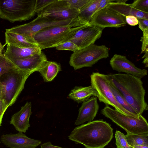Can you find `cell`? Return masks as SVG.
<instances>
[{
	"mask_svg": "<svg viewBox=\"0 0 148 148\" xmlns=\"http://www.w3.org/2000/svg\"><path fill=\"white\" fill-rule=\"evenodd\" d=\"M129 5L138 10L148 13V0H134L132 3Z\"/></svg>",
	"mask_w": 148,
	"mask_h": 148,
	"instance_id": "83f0119b",
	"label": "cell"
},
{
	"mask_svg": "<svg viewBox=\"0 0 148 148\" xmlns=\"http://www.w3.org/2000/svg\"><path fill=\"white\" fill-rule=\"evenodd\" d=\"M2 121V119H0V126H1V124Z\"/></svg>",
	"mask_w": 148,
	"mask_h": 148,
	"instance_id": "60d3db41",
	"label": "cell"
},
{
	"mask_svg": "<svg viewBox=\"0 0 148 148\" xmlns=\"http://www.w3.org/2000/svg\"><path fill=\"white\" fill-rule=\"evenodd\" d=\"M4 94L3 87L0 84V100L4 99Z\"/></svg>",
	"mask_w": 148,
	"mask_h": 148,
	"instance_id": "74e56055",
	"label": "cell"
},
{
	"mask_svg": "<svg viewBox=\"0 0 148 148\" xmlns=\"http://www.w3.org/2000/svg\"><path fill=\"white\" fill-rule=\"evenodd\" d=\"M5 37L6 45L21 48L38 47L33 38L21 34L6 31Z\"/></svg>",
	"mask_w": 148,
	"mask_h": 148,
	"instance_id": "ffe728a7",
	"label": "cell"
},
{
	"mask_svg": "<svg viewBox=\"0 0 148 148\" xmlns=\"http://www.w3.org/2000/svg\"><path fill=\"white\" fill-rule=\"evenodd\" d=\"M110 64L113 70L119 73L123 72L141 78L147 74V70L138 68L123 55H114L110 61Z\"/></svg>",
	"mask_w": 148,
	"mask_h": 148,
	"instance_id": "4fadbf2b",
	"label": "cell"
},
{
	"mask_svg": "<svg viewBox=\"0 0 148 148\" xmlns=\"http://www.w3.org/2000/svg\"><path fill=\"white\" fill-rule=\"evenodd\" d=\"M126 24L125 17L106 8L95 13L89 23L103 29L108 27L119 28Z\"/></svg>",
	"mask_w": 148,
	"mask_h": 148,
	"instance_id": "8fae6325",
	"label": "cell"
},
{
	"mask_svg": "<svg viewBox=\"0 0 148 148\" xmlns=\"http://www.w3.org/2000/svg\"><path fill=\"white\" fill-rule=\"evenodd\" d=\"M56 0H36L34 7V12L38 14L47 6Z\"/></svg>",
	"mask_w": 148,
	"mask_h": 148,
	"instance_id": "4dcf8cb0",
	"label": "cell"
},
{
	"mask_svg": "<svg viewBox=\"0 0 148 148\" xmlns=\"http://www.w3.org/2000/svg\"><path fill=\"white\" fill-rule=\"evenodd\" d=\"M111 1V0H99L96 13L100 10L106 8Z\"/></svg>",
	"mask_w": 148,
	"mask_h": 148,
	"instance_id": "e575fe53",
	"label": "cell"
},
{
	"mask_svg": "<svg viewBox=\"0 0 148 148\" xmlns=\"http://www.w3.org/2000/svg\"><path fill=\"white\" fill-rule=\"evenodd\" d=\"M125 136L128 144L132 147L136 145L148 146V134H141L127 133Z\"/></svg>",
	"mask_w": 148,
	"mask_h": 148,
	"instance_id": "d4e9b609",
	"label": "cell"
},
{
	"mask_svg": "<svg viewBox=\"0 0 148 148\" xmlns=\"http://www.w3.org/2000/svg\"><path fill=\"white\" fill-rule=\"evenodd\" d=\"M106 8L125 17L132 15L137 18L148 20V13L138 10L126 3L117 2L115 0H111Z\"/></svg>",
	"mask_w": 148,
	"mask_h": 148,
	"instance_id": "d6986e66",
	"label": "cell"
},
{
	"mask_svg": "<svg viewBox=\"0 0 148 148\" xmlns=\"http://www.w3.org/2000/svg\"><path fill=\"white\" fill-rule=\"evenodd\" d=\"M115 137V144L117 148H132L128 144L123 133L116 130Z\"/></svg>",
	"mask_w": 148,
	"mask_h": 148,
	"instance_id": "4316f807",
	"label": "cell"
},
{
	"mask_svg": "<svg viewBox=\"0 0 148 148\" xmlns=\"http://www.w3.org/2000/svg\"><path fill=\"white\" fill-rule=\"evenodd\" d=\"M98 96L96 90L90 85L86 87L75 86L71 90L69 97L79 103L87 100L91 96L98 98Z\"/></svg>",
	"mask_w": 148,
	"mask_h": 148,
	"instance_id": "44dd1931",
	"label": "cell"
},
{
	"mask_svg": "<svg viewBox=\"0 0 148 148\" xmlns=\"http://www.w3.org/2000/svg\"><path fill=\"white\" fill-rule=\"evenodd\" d=\"M89 24L80 26L71 24L48 27L35 33L33 38L41 50L56 47L66 42L77 31Z\"/></svg>",
	"mask_w": 148,
	"mask_h": 148,
	"instance_id": "3957f363",
	"label": "cell"
},
{
	"mask_svg": "<svg viewBox=\"0 0 148 148\" xmlns=\"http://www.w3.org/2000/svg\"><path fill=\"white\" fill-rule=\"evenodd\" d=\"M32 73L17 67L3 75L0 78L4 94V100L8 107L16 101L24 88L25 82Z\"/></svg>",
	"mask_w": 148,
	"mask_h": 148,
	"instance_id": "5b68a950",
	"label": "cell"
},
{
	"mask_svg": "<svg viewBox=\"0 0 148 148\" xmlns=\"http://www.w3.org/2000/svg\"><path fill=\"white\" fill-rule=\"evenodd\" d=\"M90 78L91 85L97 91L99 95L98 98L100 102H103L107 106H112L121 114L138 118L117 102L111 90L108 75L93 72Z\"/></svg>",
	"mask_w": 148,
	"mask_h": 148,
	"instance_id": "ba28073f",
	"label": "cell"
},
{
	"mask_svg": "<svg viewBox=\"0 0 148 148\" xmlns=\"http://www.w3.org/2000/svg\"><path fill=\"white\" fill-rule=\"evenodd\" d=\"M71 24H76L79 26L83 25L80 23L78 19H70L56 21L38 16L34 20L28 23L17 25L10 29H6L5 30L8 32L15 33L33 38L35 33L46 27Z\"/></svg>",
	"mask_w": 148,
	"mask_h": 148,
	"instance_id": "9c48e42d",
	"label": "cell"
},
{
	"mask_svg": "<svg viewBox=\"0 0 148 148\" xmlns=\"http://www.w3.org/2000/svg\"><path fill=\"white\" fill-rule=\"evenodd\" d=\"M126 23L130 26H135L138 24V19L135 16L132 15L125 17Z\"/></svg>",
	"mask_w": 148,
	"mask_h": 148,
	"instance_id": "d6a6232c",
	"label": "cell"
},
{
	"mask_svg": "<svg viewBox=\"0 0 148 148\" xmlns=\"http://www.w3.org/2000/svg\"><path fill=\"white\" fill-rule=\"evenodd\" d=\"M0 141L10 148H36L41 143V141L29 138L21 132L3 134Z\"/></svg>",
	"mask_w": 148,
	"mask_h": 148,
	"instance_id": "5bb4252c",
	"label": "cell"
},
{
	"mask_svg": "<svg viewBox=\"0 0 148 148\" xmlns=\"http://www.w3.org/2000/svg\"><path fill=\"white\" fill-rule=\"evenodd\" d=\"M79 11L70 8L66 0H56L37 14L38 16L50 20L61 21L78 19Z\"/></svg>",
	"mask_w": 148,
	"mask_h": 148,
	"instance_id": "30bf717a",
	"label": "cell"
},
{
	"mask_svg": "<svg viewBox=\"0 0 148 148\" xmlns=\"http://www.w3.org/2000/svg\"><path fill=\"white\" fill-rule=\"evenodd\" d=\"M143 36L140 41L142 42L141 53L148 51V29L143 31Z\"/></svg>",
	"mask_w": 148,
	"mask_h": 148,
	"instance_id": "1f68e13d",
	"label": "cell"
},
{
	"mask_svg": "<svg viewBox=\"0 0 148 148\" xmlns=\"http://www.w3.org/2000/svg\"><path fill=\"white\" fill-rule=\"evenodd\" d=\"M58 50H68L73 52L79 50L77 46L70 41H67L60 44L56 47Z\"/></svg>",
	"mask_w": 148,
	"mask_h": 148,
	"instance_id": "f546056e",
	"label": "cell"
},
{
	"mask_svg": "<svg viewBox=\"0 0 148 148\" xmlns=\"http://www.w3.org/2000/svg\"><path fill=\"white\" fill-rule=\"evenodd\" d=\"M31 108V103L27 102L19 111L12 116L10 123L19 132L25 133L30 127L29 121L32 113Z\"/></svg>",
	"mask_w": 148,
	"mask_h": 148,
	"instance_id": "2e32d148",
	"label": "cell"
},
{
	"mask_svg": "<svg viewBox=\"0 0 148 148\" xmlns=\"http://www.w3.org/2000/svg\"><path fill=\"white\" fill-rule=\"evenodd\" d=\"M69 7L80 12V10L90 0H66Z\"/></svg>",
	"mask_w": 148,
	"mask_h": 148,
	"instance_id": "f1b7e54d",
	"label": "cell"
},
{
	"mask_svg": "<svg viewBox=\"0 0 148 148\" xmlns=\"http://www.w3.org/2000/svg\"><path fill=\"white\" fill-rule=\"evenodd\" d=\"M101 112L127 133L148 134V123L142 115L138 118L127 116L107 105L101 110Z\"/></svg>",
	"mask_w": 148,
	"mask_h": 148,
	"instance_id": "8992f818",
	"label": "cell"
},
{
	"mask_svg": "<svg viewBox=\"0 0 148 148\" xmlns=\"http://www.w3.org/2000/svg\"><path fill=\"white\" fill-rule=\"evenodd\" d=\"M109 80L111 90L117 102L126 110L133 114L136 117L139 118L140 115L139 116L135 110L127 103L112 82L109 79Z\"/></svg>",
	"mask_w": 148,
	"mask_h": 148,
	"instance_id": "cb8c5ba5",
	"label": "cell"
},
{
	"mask_svg": "<svg viewBox=\"0 0 148 148\" xmlns=\"http://www.w3.org/2000/svg\"><path fill=\"white\" fill-rule=\"evenodd\" d=\"M113 129L102 120L88 122L75 127L68 139L85 148H104L113 137Z\"/></svg>",
	"mask_w": 148,
	"mask_h": 148,
	"instance_id": "6da1fadb",
	"label": "cell"
},
{
	"mask_svg": "<svg viewBox=\"0 0 148 148\" xmlns=\"http://www.w3.org/2000/svg\"><path fill=\"white\" fill-rule=\"evenodd\" d=\"M103 29L95 25L89 24L77 31L67 41L76 45L79 49L94 44L101 37Z\"/></svg>",
	"mask_w": 148,
	"mask_h": 148,
	"instance_id": "7c38bea8",
	"label": "cell"
},
{
	"mask_svg": "<svg viewBox=\"0 0 148 148\" xmlns=\"http://www.w3.org/2000/svg\"><path fill=\"white\" fill-rule=\"evenodd\" d=\"M108 75V79L139 116L148 110L145 97L146 92L141 78L120 73Z\"/></svg>",
	"mask_w": 148,
	"mask_h": 148,
	"instance_id": "7a4b0ae2",
	"label": "cell"
},
{
	"mask_svg": "<svg viewBox=\"0 0 148 148\" xmlns=\"http://www.w3.org/2000/svg\"><path fill=\"white\" fill-rule=\"evenodd\" d=\"M41 51L39 47L21 48L8 44L3 55L13 61L29 57Z\"/></svg>",
	"mask_w": 148,
	"mask_h": 148,
	"instance_id": "ac0fdd59",
	"label": "cell"
},
{
	"mask_svg": "<svg viewBox=\"0 0 148 148\" xmlns=\"http://www.w3.org/2000/svg\"><path fill=\"white\" fill-rule=\"evenodd\" d=\"M99 0H90L80 11L77 18L82 25L89 24L91 18L96 13Z\"/></svg>",
	"mask_w": 148,
	"mask_h": 148,
	"instance_id": "603a6c76",
	"label": "cell"
},
{
	"mask_svg": "<svg viewBox=\"0 0 148 148\" xmlns=\"http://www.w3.org/2000/svg\"><path fill=\"white\" fill-rule=\"evenodd\" d=\"M139 27L143 31L146 29H148V20L144 18H138Z\"/></svg>",
	"mask_w": 148,
	"mask_h": 148,
	"instance_id": "836d02e7",
	"label": "cell"
},
{
	"mask_svg": "<svg viewBox=\"0 0 148 148\" xmlns=\"http://www.w3.org/2000/svg\"><path fill=\"white\" fill-rule=\"evenodd\" d=\"M8 107L4 99L0 100V119H2L3 116Z\"/></svg>",
	"mask_w": 148,
	"mask_h": 148,
	"instance_id": "d590c367",
	"label": "cell"
},
{
	"mask_svg": "<svg viewBox=\"0 0 148 148\" xmlns=\"http://www.w3.org/2000/svg\"><path fill=\"white\" fill-rule=\"evenodd\" d=\"M61 70L60 64L47 60L43 63L38 72L42 77L44 82H48L53 80Z\"/></svg>",
	"mask_w": 148,
	"mask_h": 148,
	"instance_id": "7402d4cb",
	"label": "cell"
},
{
	"mask_svg": "<svg viewBox=\"0 0 148 148\" xmlns=\"http://www.w3.org/2000/svg\"><path fill=\"white\" fill-rule=\"evenodd\" d=\"M36 0H0L1 18L11 23L29 20L36 14Z\"/></svg>",
	"mask_w": 148,
	"mask_h": 148,
	"instance_id": "277c9868",
	"label": "cell"
},
{
	"mask_svg": "<svg viewBox=\"0 0 148 148\" xmlns=\"http://www.w3.org/2000/svg\"><path fill=\"white\" fill-rule=\"evenodd\" d=\"M97 98L92 96L82 102L79 109L78 114L75 123V125H79L86 121L89 122L93 120L99 108Z\"/></svg>",
	"mask_w": 148,
	"mask_h": 148,
	"instance_id": "9a60e30c",
	"label": "cell"
},
{
	"mask_svg": "<svg viewBox=\"0 0 148 148\" xmlns=\"http://www.w3.org/2000/svg\"><path fill=\"white\" fill-rule=\"evenodd\" d=\"M17 67L3 54H0V78L4 74Z\"/></svg>",
	"mask_w": 148,
	"mask_h": 148,
	"instance_id": "484cf974",
	"label": "cell"
},
{
	"mask_svg": "<svg viewBox=\"0 0 148 148\" xmlns=\"http://www.w3.org/2000/svg\"><path fill=\"white\" fill-rule=\"evenodd\" d=\"M132 148H148V146L143 145H136L132 147Z\"/></svg>",
	"mask_w": 148,
	"mask_h": 148,
	"instance_id": "f35d334b",
	"label": "cell"
},
{
	"mask_svg": "<svg viewBox=\"0 0 148 148\" xmlns=\"http://www.w3.org/2000/svg\"><path fill=\"white\" fill-rule=\"evenodd\" d=\"M47 60L46 56L41 51L29 57L12 62L18 68L32 73L38 72L43 63Z\"/></svg>",
	"mask_w": 148,
	"mask_h": 148,
	"instance_id": "e0dca14e",
	"label": "cell"
},
{
	"mask_svg": "<svg viewBox=\"0 0 148 148\" xmlns=\"http://www.w3.org/2000/svg\"><path fill=\"white\" fill-rule=\"evenodd\" d=\"M40 147L41 148H67L53 145L50 141H48L41 144Z\"/></svg>",
	"mask_w": 148,
	"mask_h": 148,
	"instance_id": "8d00e7d4",
	"label": "cell"
},
{
	"mask_svg": "<svg viewBox=\"0 0 148 148\" xmlns=\"http://www.w3.org/2000/svg\"><path fill=\"white\" fill-rule=\"evenodd\" d=\"M5 44L3 45L1 44V43L0 42V54H2V50L4 48V46L6 45Z\"/></svg>",
	"mask_w": 148,
	"mask_h": 148,
	"instance_id": "ab89813d",
	"label": "cell"
},
{
	"mask_svg": "<svg viewBox=\"0 0 148 148\" xmlns=\"http://www.w3.org/2000/svg\"><path fill=\"white\" fill-rule=\"evenodd\" d=\"M0 18H1L0 16Z\"/></svg>",
	"mask_w": 148,
	"mask_h": 148,
	"instance_id": "b9f144b4",
	"label": "cell"
},
{
	"mask_svg": "<svg viewBox=\"0 0 148 148\" xmlns=\"http://www.w3.org/2000/svg\"><path fill=\"white\" fill-rule=\"evenodd\" d=\"M109 56V49L105 45H91L73 52L70 57L69 64L75 70L90 67L100 60Z\"/></svg>",
	"mask_w": 148,
	"mask_h": 148,
	"instance_id": "52a82bcc",
	"label": "cell"
}]
</instances>
